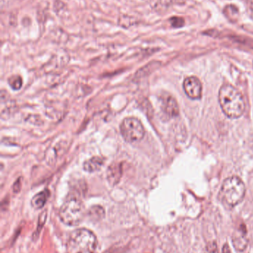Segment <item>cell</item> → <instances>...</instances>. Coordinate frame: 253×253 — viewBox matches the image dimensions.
<instances>
[{
	"mask_svg": "<svg viewBox=\"0 0 253 253\" xmlns=\"http://www.w3.org/2000/svg\"><path fill=\"white\" fill-rule=\"evenodd\" d=\"M205 253H219L218 252V245L215 242H209L207 244L205 250Z\"/></svg>",
	"mask_w": 253,
	"mask_h": 253,
	"instance_id": "obj_16",
	"label": "cell"
},
{
	"mask_svg": "<svg viewBox=\"0 0 253 253\" xmlns=\"http://www.w3.org/2000/svg\"><path fill=\"white\" fill-rule=\"evenodd\" d=\"M169 22H170L171 25L175 28H181V27L184 26V23H185L184 19L182 17H180V16H173V17L171 18Z\"/></svg>",
	"mask_w": 253,
	"mask_h": 253,
	"instance_id": "obj_15",
	"label": "cell"
},
{
	"mask_svg": "<svg viewBox=\"0 0 253 253\" xmlns=\"http://www.w3.org/2000/svg\"><path fill=\"white\" fill-rule=\"evenodd\" d=\"M248 4H249L250 10H251V15H252L253 19V1H250Z\"/></svg>",
	"mask_w": 253,
	"mask_h": 253,
	"instance_id": "obj_20",
	"label": "cell"
},
{
	"mask_svg": "<svg viewBox=\"0 0 253 253\" xmlns=\"http://www.w3.org/2000/svg\"><path fill=\"white\" fill-rule=\"evenodd\" d=\"M89 215L95 221L102 219L105 215V211L101 206H94L89 211Z\"/></svg>",
	"mask_w": 253,
	"mask_h": 253,
	"instance_id": "obj_12",
	"label": "cell"
},
{
	"mask_svg": "<svg viewBox=\"0 0 253 253\" xmlns=\"http://www.w3.org/2000/svg\"><path fill=\"white\" fill-rule=\"evenodd\" d=\"M84 215V205L77 198L68 199L59 210V218L67 225H77L83 221Z\"/></svg>",
	"mask_w": 253,
	"mask_h": 253,
	"instance_id": "obj_4",
	"label": "cell"
},
{
	"mask_svg": "<svg viewBox=\"0 0 253 253\" xmlns=\"http://www.w3.org/2000/svg\"><path fill=\"white\" fill-rule=\"evenodd\" d=\"M120 133L125 141L129 143L138 142L144 138L145 129L138 119L128 117L120 124Z\"/></svg>",
	"mask_w": 253,
	"mask_h": 253,
	"instance_id": "obj_5",
	"label": "cell"
},
{
	"mask_svg": "<svg viewBox=\"0 0 253 253\" xmlns=\"http://www.w3.org/2000/svg\"><path fill=\"white\" fill-rule=\"evenodd\" d=\"M104 161L102 158L95 156L89 160L86 161L83 164V169L86 172H93L99 170L103 165Z\"/></svg>",
	"mask_w": 253,
	"mask_h": 253,
	"instance_id": "obj_11",
	"label": "cell"
},
{
	"mask_svg": "<svg viewBox=\"0 0 253 253\" xmlns=\"http://www.w3.org/2000/svg\"><path fill=\"white\" fill-rule=\"evenodd\" d=\"M49 196H50V192L47 189L37 193L31 199V205L33 208L37 210L43 208L47 202Z\"/></svg>",
	"mask_w": 253,
	"mask_h": 253,
	"instance_id": "obj_10",
	"label": "cell"
},
{
	"mask_svg": "<svg viewBox=\"0 0 253 253\" xmlns=\"http://www.w3.org/2000/svg\"><path fill=\"white\" fill-rule=\"evenodd\" d=\"M122 176L121 164H111L107 170V179L111 185H116Z\"/></svg>",
	"mask_w": 253,
	"mask_h": 253,
	"instance_id": "obj_9",
	"label": "cell"
},
{
	"mask_svg": "<svg viewBox=\"0 0 253 253\" xmlns=\"http://www.w3.org/2000/svg\"><path fill=\"white\" fill-rule=\"evenodd\" d=\"M249 143L250 146H251V148H252L253 150V134L250 137Z\"/></svg>",
	"mask_w": 253,
	"mask_h": 253,
	"instance_id": "obj_21",
	"label": "cell"
},
{
	"mask_svg": "<svg viewBox=\"0 0 253 253\" xmlns=\"http://www.w3.org/2000/svg\"><path fill=\"white\" fill-rule=\"evenodd\" d=\"M21 188V180L20 178L19 179H17V181L15 183L14 185H13V191L14 193H18L20 190Z\"/></svg>",
	"mask_w": 253,
	"mask_h": 253,
	"instance_id": "obj_18",
	"label": "cell"
},
{
	"mask_svg": "<svg viewBox=\"0 0 253 253\" xmlns=\"http://www.w3.org/2000/svg\"><path fill=\"white\" fill-rule=\"evenodd\" d=\"M163 114L169 119L175 118L179 114V107L177 101L172 96L166 95L161 98V105H160Z\"/></svg>",
	"mask_w": 253,
	"mask_h": 253,
	"instance_id": "obj_7",
	"label": "cell"
},
{
	"mask_svg": "<svg viewBox=\"0 0 253 253\" xmlns=\"http://www.w3.org/2000/svg\"><path fill=\"white\" fill-rule=\"evenodd\" d=\"M218 101L223 112L230 119H239L245 111V102L242 93L230 84L221 87Z\"/></svg>",
	"mask_w": 253,
	"mask_h": 253,
	"instance_id": "obj_1",
	"label": "cell"
},
{
	"mask_svg": "<svg viewBox=\"0 0 253 253\" xmlns=\"http://www.w3.org/2000/svg\"><path fill=\"white\" fill-rule=\"evenodd\" d=\"M8 84L13 90H19L22 86V78L19 76H13L8 79Z\"/></svg>",
	"mask_w": 253,
	"mask_h": 253,
	"instance_id": "obj_14",
	"label": "cell"
},
{
	"mask_svg": "<svg viewBox=\"0 0 253 253\" xmlns=\"http://www.w3.org/2000/svg\"><path fill=\"white\" fill-rule=\"evenodd\" d=\"M224 13L230 20L235 21L239 16V9L237 8L236 6L230 4L224 8Z\"/></svg>",
	"mask_w": 253,
	"mask_h": 253,
	"instance_id": "obj_13",
	"label": "cell"
},
{
	"mask_svg": "<svg viewBox=\"0 0 253 253\" xmlns=\"http://www.w3.org/2000/svg\"><path fill=\"white\" fill-rule=\"evenodd\" d=\"M246 193L243 181L238 176L227 178L221 187V195L223 201L230 207H235L243 201Z\"/></svg>",
	"mask_w": 253,
	"mask_h": 253,
	"instance_id": "obj_3",
	"label": "cell"
},
{
	"mask_svg": "<svg viewBox=\"0 0 253 253\" xmlns=\"http://www.w3.org/2000/svg\"><path fill=\"white\" fill-rule=\"evenodd\" d=\"M79 253H97L95 251H85V252H81Z\"/></svg>",
	"mask_w": 253,
	"mask_h": 253,
	"instance_id": "obj_22",
	"label": "cell"
},
{
	"mask_svg": "<svg viewBox=\"0 0 253 253\" xmlns=\"http://www.w3.org/2000/svg\"><path fill=\"white\" fill-rule=\"evenodd\" d=\"M246 227L241 225L240 228L235 232L233 236V243L235 248L239 251H245L248 245V239L247 237Z\"/></svg>",
	"mask_w": 253,
	"mask_h": 253,
	"instance_id": "obj_8",
	"label": "cell"
},
{
	"mask_svg": "<svg viewBox=\"0 0 253 253\" xmlns=\"http://www.w3.org/2000/svg\"><path fill=\"white\" fill-rule=\"evenodd\" d=\"M184 90L192 99H199L202 95V84L196 77H189L184 80Z\"/></svg>",
	"mask_w": 253,
	"mask_h": 253,
	"instance_id": "obj_6",
	"label": "cell"
},
{
	"mask_svg": "<svg viewBox=\"0 0 253 253\" xmlns=\"http://www.w3.org/2000/svg\"><path fill=\"white\" fill-rule=\"evenodd\" d=\"M98 246L96 236L87 229H78L71 233L68 242L69 253L95 251Z\"/></svg>",
	"mask_w": 253,
	"mask_h": 253,
	"instance_id": "obj_2",
	"label": "cell"
},
{
	"mask_svg": "<svg viewBox=\"0 0 253 253\" xmlns=\"http://www.w3.org/2000/svg\"><path fill=\"white\" fill-rule=\"evenodd\" d=\"M162 1L166 4H183L187 0H162Z\"/></svg>",
	"mask_w": 253,
	"mask_h": 253,
	"instance_id": "obj_17",
	"label": "cell"
},
{
	"mask_svg": "<svg viewBox=\"0 0 253 253\" xmlns=\"http://www.w3.org/2000/svg\"><path fill=\"white\" fill-rule=\"evenodd\" d=\"M222 253H233L230 246L227 244H225L224 246L223 247Z\"/></svg>",
	"mask_w": 253,
	"mask_h": 253,
	"instance_id": "obj_19",
	"label": "cell"
}]
</instances>
